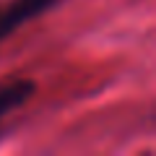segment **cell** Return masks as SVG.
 Segmentation results:
<instances>
[{
    "label": "cell",
    "instance_id": "cell-1",
    "mask_svg": "<svg viewBox=\"0 0 156 156\" xmlns=\"http://www.w3.org/2000/svg\"><path fill=\"white\" fill-rule=\"evenodd\" d=\"M55 3L57 0H8V3H3L0 5V39L13 34V29L31 21L34 16H39Z\"/></svg>",
    "mask_w": 156,
    "mask_h": 156
},
{
    "label": "cell",
    "instance_id": "cell-2",
    "mask_svg": "<svg viewBox=\"0 0 156 156\" xmlns=\"http://www.w3.org/2000/svg\"><path fill=\"white\" fill-rule=\"evenodd\" d=\"M34 89L37 86L26 78H18V81H5V83H0V120L13 112L16 107H21L26 99H31Z\"/></svg>",
    "mask_w": 156,
    "mask_h": 156
}]
</instances>
